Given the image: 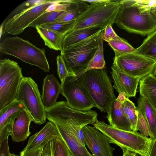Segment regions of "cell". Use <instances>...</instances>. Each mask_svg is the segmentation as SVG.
Returning <instances> with one entry per match:
<instances>
[{
	"label": "cell",
	"mask_w": 156,
	"mask_h": 156,
	"mask_svg": "<svg viewBox=\"0 0 156 156\" xmlns=\"http://www.w3.org/2000/svg\"><path fill=\"white\" fill-rule=\"evenodd\" d=\"M123 152L122 156H136L137 154L126 148L122 149Z\"/></svg>",
	"instance_id": "ab89813d"
},
{
	"label": "cell",
	"mask_w": 156,
	"mask_h": 156,
	"mask_svg": "<svg viewBox=\"0 0 156 156\" xmlns=\"http://www.w3.org/2000/svg\"><path fill=\"white\" fill-rule=\"evenodd\" d=\"M99 38L107 42L120 40L122 38L116 34L110 25H107L104 30L101 31L99 34Z\"/></svg>",
	"instance_id": "d6a6232c"
},
{
	"label": "cell",
	"mask_w": 156,
	"mask_h": 156,
	"mask_svg": "<svg viewBox=\"0 0 156 156\" xmlns=\"http://www.w3.org/2000/svg\"><path fill=\"white\" fill-rule=\"evenodd\" d=\"M8 139H6L0 144V156H10Z\"/></svg>",
	"instance_id": "8d00e7d4"
},
{
	"label": "cell",
	"mask_w": 156,
	"mask_h": 156,
	"mask_svg": "<svg viewBox=\"0 0 156 156\" xmlns=\"http://www.w3.org/2000/svg\"><path fill=\"white\" fill-rule=\"evenodd\" d=\"M64 12H45L32 23L29 27L35 28L37 26H41L45 24L54 22L56 19Z\"/></svg>",
	"instance_id": "f546056e"
},
{
	"label": "cell",
	"mask_w": 156,
	"mask_h": 156,
	"mask_svg": "<svg viewBox=\"0 0 156 156\" xmlns=\"http://www.w3.org/2000/svg\"><path fill=\"white\" fill-rule=\"evenodd\" d=\"M61 91V84L53 74L44 78L41 99L45 108H49L56 103Z\"/></svg>",
	"instance_id": "e0dca14e"
},
{
	"label": "cell",
	"mask_w": 156,
	"mask_h": 156,
	"mask_svg": "<svg viewBox=\"0 0 156 156\" xmlns=\"http://www.w3.org/2000/svg\"><path fill=\"white\" fill-rule=\"evenodd\" d=\"M52 140L48 142L44 147L41 156H52Z\"/></svg>",
	"instance_id": "74e56055"
},
{
	"label": "cell",
	"mask_w": 156,
	"mask_h": 156,
	"mask_svg": "<svg viewBox=\"0 0 156 156\" xmlns=\"http://www.w3.org/2000/svg\"><path fill=\"white\" fill-rule=\"evenodd\" d=\"M137 107L140 110L147 123L152 144L156 138V110L146 98L141 96L138 99Z\"/></svg>",
	"instance_id": "d6986e66"
},
{
	"label": "cell",
	"mask_w": 156,
	"mask_h": 156,
	"mask_svg": "<svg viewBox=\"0 0 156 156\" xmlns=\"http://www.w3.org/2000/svg\"><path fill=\"white\" fill-rule=\"evenodd\" d=\"M127 98L126 94L124 92H122L119 94L117 99L120 102L122 103Z\"/></svg>",
	"instance_id": "60d3db41"
},
{
	"label": "cell",
	"mask_w": 156,
	"mask_h": 156,
	"mask_svg": "<svg viewBox=\"0 0 156 156\" xmlns=\"http://www.w3.org/2000/svg\"><path fill=\"white\" fill-rule=\"evenodd\" d=\"M40 37L44 41L45 45L50 49L56 51L62 50V43L66 35L40 26L35 28Z\"/></svg>",
	"instance_id": "cb8c5ba5"
},
{
	"label": "cell",
	"mask_w": 156,
	"mask_h": 156,
	"mask_svg": "<svg viewBox=\"0 0 156 156\" xmlns=\"http://www.w3.org/2000/svg\"><path fill=\"white\" fill-rule=\"evenodd\" d=\"M122 103L116 98L112 103L106 118L109 125L117 129L132 131L131 124L121 109Z\"/></svg>",
	"instance_id": "ac0fdd59"
},
{
	"label": "cell",
	"mask_w": 156,
	"mask_h": 156,
	"mask_svg": "<svg viewBox=\"0 0 156 156\" xmlns=\"http://www.w3.org/2000/svg\"><path fill=\"white\" fill-rule=\"evenodd\" d=\"M150 11L156 18V3L151 7Z\"/></svg>",
	"instance_id": "7bdbcfd3"
},
{
	"label": "cell",
	"mask_w": 156,
	"mask_h": 156,
	"mask_svg": "<svg viewBox=\"0 0 156 156\" xmlns=\"http://www.w3.org/2000/svg\"><path fill=\"white\" fill-rule=\"evenodd\" d=\"M103 42V41L99 38L98 48L86 68L79 73L76 76H70L71 80H77L83 73L89 70L105 68V62L104 55Z\"/></svg>",
	"instance_id": "d4e9b609"
},
{
	"label": "cell",
	"mask_w": 156,
	"mask_h": 156,
	"mask_svg": "<svg viewBox=\"0 0 156 156\" xmlns=\"http://www.w3.org/2000/svg\"><path fill=\"white\" fill-rule=\"evenodd\" d=\"M23 77L17 62L8 58L0 60V110L16 99Z\"/></svg>",
	"instance_id": "ba28073f"
},
{
	"label": "cell",
	"mask_w": 156,
	"mask_h": 156,
	"mask_svg": "<svg viewBox=\"0 0 156 156\" xmlns=\"http://www.w3.org/2000/svg\"><path fill=\"white\" fill-rule=\"evenodd\" d=\"M108 43L114 51L115 58L133 53L135 50L126 40L122 38L120 40L111 41Z\"/></svg>",
	"instance_id": "83f0119b"
},
{
	"label": "cell",
	"mask_w": 156,
	"mask_h": 156,
	"mask_svg": "<svg viewBox=\"0 0 156 156\" xmlns=\"http://www.w3.org/2000/svg\"><path fill=\"white\" fill-rule=\"evenodd\" d=\"M52 156H70L68 148L61 137L52 140Z\"/></svg>",
	"instance_id": "4dcf8cb0"
},
{
	"label": "cell",
	"mask_w": 156,
	"mask_h": 156,
	"mask_svg": "<svg viewBox=\"0 0 156 156\" xmlns=\"http://www.w3.org/2000/svg\"><path fill=\"white\" fill-rule=\"evenodd\" d=\"M84 1L90 3V4H94L100 3L108 1L109 0H83Z\"/></svg>",
	"instance_id": "b9f144b4"
},
{
	"label": "cell",
	"mask_w": 156,
	"mask_h": 156,
	"mask_svg": "<svg viewBox=\"0 0 156 156\" xmlns=\"http://www.w3.org/2000/svg\"><path fill=\"white\" fill-rule=\"evenodd\" d=\"M93 125L108 138L109 143L126 148L141 156H150L152 141L137 131H127L114 127L97 120Z\"/></svg>",
	"instance_id": "3957f363"
},
{
	"label": "cell",
	"mask_w": 156,
	"mask_h": 156,
	"mask_svg": "<svg viewBox=\"0 0 156 156\" xmlns=\"http://www.w3.org/2000/svg\"><path fill=\"white\" fill-rule=\"evenodd\" d=\"M45 145L30 150L22 151L20 156H41L43 149Z\"/></svg>",
	"instance_id": "d590c367"
},
{
	"label": "cell",
	"mask_w": 156,
	"mask_h": 156,
	"mask_svg": "<svg viewBox=\"0 0 156 156\" xmlns=\"http://www.w3.org/2000/svg\"><path fill=\"white\" fill-rule=\"evenodd\" d=\"M45 110L47 119L56 126L70 156H93L77 137V128L72 120L55 105Z\"/></svg>",
	"instance_id": "52a82bcc"
},
{
	"label": "cell",
	"mask_w": 156,
	"mask_h": 156,
	"mask_svg": "<svg viewBox=\"0 0 156 156\" xmlns=\"http://www.w3.org/2000/svg\"><path fill=\"white\" fill-rule=\"evenodd\" d=\"M70 0H58L56 2L50 5L46 10L45 12L52 11L64 12L69 5Z\"/></svg>",
	"instance_id": "e575fe53"
},
{
	"label": "cell",
	"mask_w": 156,
	"mask_h": 156,
	"mask_svg": "<svg viewBox=\"0 0 156 156\" xmlns=\"http://www.w3.org/2000/svg\"><path fill=\"white\" fill-rule=\"evenodd\" d=\"M85 143L93 156H114L115 148L102 132L95 127L87 125L82 129Z\"/></svg>",
	"instance_id": "4fadbf2b"
},
{
	"label": "cell",
	"mask_w": 156,
	"mask_h": 156,
	"mask_svg": "<svg viewBox=\"0 0 156 156\" xmlns=\"http://www.w3.org/2000/svg\"><path fill=\"white\" fill-rule=\"evenodd\" d=\"M136 156H140V155L137 154L136 155Z\"/></svg>",
	"instance_id": "bcb514c9"
},
{
	"label": "cell",
	"mask_w": 156,
	"mask_h": 156,
	"mask_svg": "<svg viewBox=\"0 0 156 156\" xmlns=\"http://www.w3.org/2000/svg\"><path fill=\"white\" fill-rule=\"evenodd\" d=\"M139 92L156 110V78L152 73L140 80Z\"/></svg>",
	"instance_id": "44dd1931"
},
{
	"label": "cell",
	"mask_w": 156,
	"mask_h": 156,
	"mask_svg": "<svg viewBox=\"0 0 156 156\" xmlns=\"http://www.w3.org/2000/svg\"><path fill=\"white\" fill-rule=\"evenodd\" d=\"M0 51L3 54L14 56L44 72L50 71L44 49L38 48L21 37L15 36L5 39L0 44Z\"/></svg>",
	"instance_id": "277c9868"
},
{
	"label": "cell",
	"mask_w": 156,
	"mask_h": 156,
	"mask_svg": "<svg viewBox=\"0 0 156 156\" xmlns=\"http://www.w3.org/2000/svg\"><path fill=\"white\" fill-rule=\"evenodd\" d=\"M114 61L122 71L140 79L152 73L156 66V61L133 52L114 57Z\"/></svg>",
	"instance_id": "8fae6325"
},
{
	"label": "cell",
	"mask_w": 156,
	"mask_h": 156,
	"mask_svg": "<svg viewBox=\"0 0 156 156\" xmlns=\"http://www.w3.org/2000/svg\"><path fill=\"white\" fill-rule=\"evenodd\" d=\"M156 0H121L115 23L130 33L148 36L156 30V18L150 12Z\"/></svg>",
	"instance_id": "6da1fadb"
},
{
	"label": "cell",
	"mask_w": 156,
	"mask_h": 156,
	"mask_svg": "<svg viewBox=\"0 0 156 156\" xmlns=\"http://www.w3.org/2000/svg\"><path fill=\"white\" fill-rule=\"evenodd\" d=\"M38 85L30 77H23L18 88L16 99L23 105L32 117L33 122L40 125L47 119Z\"/></svg>",
	"instance_id": "9c48e42d"
},
{
	"label": "cell",
	"mask_w": 156,
	"mask_h": 156,
	"mask_svg": "<svg viewBox=\"0 0 156 156\" xmlns=\"http://www.w3.org/2000/svg\"><path fill=\"white\" fill-rule=\"evenodd\" d=\"M111 68V74L114 83L113 87L119 94L124 92L128 98L135 97L140 79L131 76L122 71L114 61Z\"/></svg>",
	"instance_id": "5bb4252c"
},
{
	"label": "cell",
	"mask_w": 156,
	"mask_h": 156,
	"mask_svg": "<svg viewBox=\"0 0 156 156\" xmlns=\"http://www.w3.org/2000/svg\"><path fill=\"white\" fill-rule=\"evenodd\" d=\"M56 61L57 65V73L61 80V83H63L66 78L70 76L62 56H57Z\"/></svg>",
	"instance_id": "836d02e7"
},
{
	"label": "cell",
	"mask_w": 156,
	"mask_h": 156,
	"mask_svg": "<svg viewBox=\"0 0 156 156\" xmlns=\"http://www.w3.org/2000/svg\"><path fill=\"white\" fill-rule=\"evenodd\" d=\"M101 30H103L100 28L92 27L69 32L63 39L62 50L87 38Z\"/></svg>",
	"instance_id": "603a6c76"
},
{
	"label": "cell",
	"mask_w": 156,
	"mask_h": 156,
	"mask_svg": "<svg viewBox=\"0 0 156 156\" xmlns=\"http://www.w3.org/2000/svg\"><path fill=\"white\" fill-rule=\"evenodd\" d=\"M76 21V20L64 22L55 21L44 24L40 27L66 35L73 28Z\"/></svg>",
	"instance_id": "f1b7e54d"
},
{
	"label": "cell",
	"mask_w": 156,
	"mask_h": 156,
	"mask_svg": "<svg viewBox=\"0 0 156 156\" xmlns=\"http://www.w3.org/2000/svg\"><path fill=\"white\" fill-rule=\"evenodd\" d=\"M152 73L153 75L156 78V66L154 68Z\"/></svg>",
	"instance_id": "ee69618b"
},
{
	"label": "cell",
	"mask_w": 156,
	"mask_h": 156,
	"mask_svg": "<svg viewBox=\"0 0 156 156\" xmlns=\"http://www.w3.org/2000/svg\"><path fill=\"white\" fill-rule=\"evenodd\" d=\"M121 109L130 122L132 131H137V111L134 104L126 98L121 105Z\"/></svg>",
	"instance_id": "4316f807"
},
{
	"label": "cell",
	"mask_w": 156,
	"mask_h": 156,
	"mask_svg": "<svg viewBox=\"0 0 156 156\" xmlns=\"http://www.w3.org/2000/svg\"><path fill=\"white\" fill-rule=\"evenodd\" d=\"M61 93L71 108L83 111L90 110L95 106L89 95L78 79L71 80L67 77L61 83Z\"/></svg>",
	"instance_id": "7c38bea8"
},
{
	"label": "cell",
	"mask_w": 156,
	"mask_h": 156,
	"mask_svg": "<svg viewBox=\"0 0 156 156\" xmlns=\"http://www.w3.org/2000/svg\"><path fill=\"white\" fill-rule=\"evenodd\" d=\"M23 105L16 99L0 110V129L6 127H12L13 120L24 107Z\"/></svg>",
	"instance_id": "7402d4cb"
},
{
	"label": "cell",
	"mask_w": 156,
	"mask_h": 156,
	"mask_svg": "<svg viewBox=\"0 0 156 156\" xmlns=\"http://www.w3.org/2000/svg\"><path fill=\"white\" fill-rule=\"evenodd\" d=\"M102 30L60 51L70 76H76L86 68L98 48Z\"/></svg>",
	"instance_id": "5b68a950"
},
{
	"label": "cell",
	"mask_w": 156,
	"mask_h": 156,
	"mask_svg": "<svg viewBox=\"0 0 156 156\" xmlns=\"http://www.w3.org/2000/svg\"><path fill=\"white\" fill-rule=\"evenodd\" d=\"M58 0L37 1L32 6L23 9L8 20L5 24L4 31L12 35L19 34L45 12L48 7Z\"/></svg>",
	"instance_id": "30bf717a"
},
{
	"label": "cell",
	"mask_w": 156,
	"mask_h": 156,
	"mask_svg": "<svg viewBox=\"0 0 156 156\" xmlns=\"http://www.w3.org/2000/svg\"><path fill=\"white\" fill-rule=\"evenodd\" d=\"M89 6L83 0H70L66 10L56 19L55 21L64 22L76 20Z\"/></svg>",
	"instance_id": "ffe728a7"
},
{
	"label": "cell",
	"mask_w": 156,
	"mask_h": 156,
	"mask_svg": "<svg viewBox=\"0 0 156 156\" xmlns=\"http://www.w3.org/2000/svg\"><path fill=\"white\" fill-rule=\"evenodd\" d=\"M10 156H19L18 155L16 154H14L11 153Z\"/></svg>",
	"instance_id": "f6af8a7d"
},
{
	"label": "cell",
	"mask_w": 156,
	"mask_h": 156,
	"mask_svg": "<svg viewBox=\"0 0 156 156\" xmlns=\"http://www.w3.org/2000/svg\"><path fill=\"white\" fill-rule=\"evenodd\" d=\"M61 136L55 125L48 122L39 131L31 136L23 150H30L46 145L49 141Z\"/></svg>",
	"instance_id": "2e32d148"
},
{
	"label": "cell",
	"mask_w": 156,
	"mask_h": 156,
	"mask_svg": "<svg viewBox=\"0 0 156 156\" xmlns=\"http://www.w3.org/2000/svg\"><path fill=\"white\" fill-rule=\"evenodd\" d=\"M150 156H156V138L151 144Z\"/></svg>",
	"instance_id": "f35d334b"
},
{
	"label": "cell",
	"mask_w": 156,
	"mask_h": 156,
	"mask_svg": "<svg viewBox=\"0 0 156 156\" xmlns=\"http://www.w3.org/2000/svg\"><path fill=\"white\" fill-rule=\"evenodd\" d=\"M121 6V0H109L89 5L88 8L76 20L70 31L92 27L104 30L108 25L112 26L115 23Z\"/></svg>",
	"instance_id": "8992f818"
},
{
	"label": "cell",
	"mask_w": 156,
	"mask_h": 156,
	"mask_svg": "<svg viewBox=\"0 0 156 156\" xmlns=\"http://www.w3.org/2000/svg\"><path fill=\"white\" fill-rule=\"evenodd\" d=\"M138 119L137 122V129L144 136L150 137L151 133L147 121L141 111L137 107Z\"/></svg>",
	"instance_id": "1f68e13d"
},
{
	"label": "cell",
	"mask_w": 156,
	"mask_h": 156,
	"mask_svg": "<svg viewBox=\"0 0 156 156\" xmlns=\"http://www.w3.org/2000/svg\"><path fill=\"white\" fill-rule=\"evenodd\" d=\"M133 52L156 61V30L148 35Z\"/></svg>",
	"instance_id": "484cf974"
},
{
	"label": "cell",
	"mask_w": 156,
	"mask_h": 156,
	"mask_svg": "<svg viewBox=\"0 0 156 156\" xmlns=\"http://www.w3.org/2000/svg\"><path fill=\"white\" fill-rule=\"evenodd\" d=\"M33 118L23 107L13 120L11 136L13 141L19 142L25 140L30 134V126Z\"/></svg>",
	"instance_id": "9a60e30c"
},
{
	"label": "cell",
	"mask_w": 156,
	"mask_h": 156,
	"mask_svg": "<svg viewBox=\"0 0 156 156\" xmlns=\"http://www.w3.org/2000/svg\"><path fill=\"white\" fill-rule=\"evenodd\" d=\"M78 79L95 107L107 113L112 103L116 98L112 82L105 68L89 70Z\"/></svg>",
	"instance_id": "7a4b0ae2"
}]
</instances>
